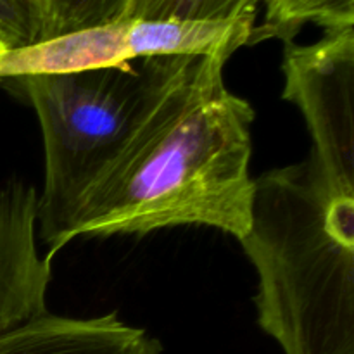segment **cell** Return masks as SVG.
Listing matches in <instances>:
<instances>
[{"label":"cell","mask_w":354,"mask_h":354,"mask_svg":"<svg viewBox=\"0 0 354 354\" xmlns=\"http://www.w3.org/2000/svg\"><path fill=\"white\" fill-rule=\"evenodd\" d=\"M223 54L182 55L109 168L80 204L76 237L199 225L241 241L251 221V104L230 92Z\"/></svg>","instance_id":"6da1fadb"},{"label":"cell","mask_w":354,"mask_h":354,"mask_svg":"<svg viewBox=\"0 0 354 354\" xmlns=\"http://www.w3.org/2000/svg\"><path fill=\"white\" fill-rule=\"evenodd\" d=\"M239 242L259 327L283 354H354V190L313 156L265 171Z\"/></svg>","instance_id":"7a4b0ae2"},{"label":"cell","mask_w":354,"mask_h":354,"mask_svg":"<svg viewBox=\"0 0 354 354\" xmlns=\"http://www.w3.org/2000/svg\"><path fill=\"white\" fill-rule=\"evenodd\" d=\"M180 57L14 78L33 106L44 137L38 232L48 261L69 244L83 197L124 147Z\"/></svg>","instance_id":"3957f363"},{"label":"cell","mask_w":354,"mask_h":354,"mask_svg":"<svg viewBox=\"0 0 354 354\" xmlns=\"http://www.w3.org/2000/svg\"><path fill=\"white\" fill-rule=\"evenodd\" d=\"M283 99L296 104L313 156L337 185L354 190V28L327 31L315 44L289 41Z\"/></svg>","instance_id":"277c9868"},{"label":"cell","mask_w":354,"mask_h":354,"mask_svg":"<svg viewBox=\"0 0 354 354\" xmlns=\"http://www.w3.org/2000/svg\"><path fill=\"white\" fill-rule=\"evenodd\" d=\"M37 225V190L0 180V332L47 313L52 268L38 251Z\"/></svg>","instance_id":"5b68a950"},{"label":"cell","mask_w":354,"mask_h":354,"mask_svg":"<svg viewBox=\"0 0 354 354\" xmlns=\"http://www.w3.org/2000/svg\"><path fill=\"white\" fill-rule=\"evenodd\" d=\"M0 354H162V346L116 313L76 318L47 311L0 332Z\"/></svg>","instance_id":"8992f818"},{"label":"cell","mask_w":354,"mask_h":354,"mask_svg":"<svg viewBox=\"0 0 354 354\" xmlns=\"http://www.w3.org/2000/svg\"><path fill=\"white\" fill-rule=\"evenodd\" d=\"M133 61L171 55L223 54L232 57L249 44L256 19H127Z\"/></svg>","instance_id":"52a82bcc"},{"label":"cell","mask_w":354,"mask_h":354,"mask_svg":"<svg viewBox=\"0 0 354 354\" xmlns=\"http://www.w3.org/2000/svg\"><path fill=\"white\" fill-rule=\"evenodd\" d=\"M265 21L254 26L249 44L270 38L289 44L308 23L325 28V33L354 28V0H265Z\"/></svg>","instance_id":"ba28073f"},{"label":"cell","mask_w":354,"mask_h":354,"mask_svg":"<svg viewBox=\"0 0 354 354\" xmlns=\"http://www.w3.org/2000/svg\"><path fill=\"white\" fill-rule=\"evenodd\" d=\"M261 0H130L123 19H256Z\"/></svg>","instance_id":"9c48e42d"},{"label":"cell","mask_w":354,"mask_h":354,"mask_svg":"<svg viewBox=\"0 0 354 354\" xmlns=\"http://www.w3.org/2000/svg\"><path fill=\"white\" fill-rule=\"evenodd\" d=\"M128 2L130 0H38L44 17L41 40L121 21Z\"/></svg>","instance_id":"30bf717a"},{"label":"cell","mask_w":354,"mask_h":354,"mask_svg":"<svg viewBox=\"0 0 354 354\" xmlns=\"http://www.w3.org/2000/svg\"><path fill=\"white\" fill-rule=\"evenodd\" d=\"M0 35L9 50L40 41L44 17L38 0H0Z\"/></svg>","instance_id":"8fae6325"},{"label":"cell","mask_w":354,"mask_h":354,"mask_svg":"<svg viewBox=\"0 0 354 354\" xmlns=\"http://www.w3.org/2000/svg\"><path fill=\"white\" fill-rule=\"evenodd\" d=\"M7 50H9V47H7V44H6V41H3L2 35H0V61H2L3 54H6Z\"/></svg>","instance_id":"7c38bea8"}]
</instances>
